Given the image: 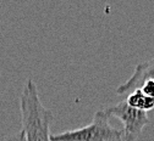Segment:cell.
<instances>
[{
  "instance_id": "obj_1",
  "label": "cell",
  "mask_w": 154,
  "mask_h": 141,
  "mask_svg": "<svg viewBox=\"0 0 154 141\" xmlns=\"http://www.w3.org/2000/svg\"><path fill=\"white\" fill-rule=\"evenodd\" d=\"M22 133L25 141H51L53 113L41 101L34 80L27 79L20 97Z\"/></svg>"
},
{
  "instance_id": "obj_2",
  "label": "cell",
  "mask_w": 154,
  "mask_h": 141,
  "mask_svg": "<svg viewBox=\"0 0 154 141\" xmlns=\"http://www.w3.org/2000/svg\"><path fill=\"white\" fill-rule=\"evenodd\" d=\"M51 141H124V131L109 123V116L104 110L94 113L92 123L80 129L55 134Z\"/></svg>"
},
{
  "instance_id": "obj_3",
  "label": "cell",
  "mask_w": 154,
  "mask_h": 141,
  "mask_svg": "<svg viewBox=\"0 0 154 141\" xmlns=\"http://www.w3.org/2000/svg\"><path fill=\"white\" fill-rule=\"evenodd\" d=\"M109 117H116L124 124V141H134L149 123L148 113L130 107L126 101L104 108Z\"/></svg>"
},
{
  "instance_id": "obj_4",
  "label": "cell",
  "mask_w": 154,
  "mask_h": 141,
  "mask_svg": "<svg viewBox=\"0 0 154 141\" xmlns=\"http://www.w3.org/2000/svg\"><path fill=\"white\" fill-rule=\"evenodd\" d=\"M152 79H154V58L137 65L133 74L116 89V93L120 95L131 93L136 89H140L144 82Z\"/></svg>"
},
{
  "instance_id": "obj_5",
  "label": "cell",
  "mask_w": 154,
  "mask_h": 141,
  "mask_svg": "<svg viewBox=\"0 0 154 141\" xmlns=\"http://www.w3.org/2000/svg\"><path fill=\"white\" fill-rule=\"evenodd\" d=\"M125 101L130 107L140 110V111H144V112H148L154 108V98L146 95L141 89H136L131 91Z\"/></svg>"
},
{
  "instance_id": "obj_6",
  "label": "cell",
  "mask_w": 154,
  "mask_h": 141,
  "mask_svg": "<svg viewBox=\"0 0 154 141\" xmlns=\"http://www.w3.org/2000/svg\"><path fill=\"white\" fill-rule=\"evenodd\" d=\"M140 89H141L146 95H148V96H150V97L154 98V79L144 82V83L141 85Z\"/></svg>"
},
{
  "instance_id": "obj_7",
  "label": "cell",
  "mask_w": 154,
  "mask_h": 141,
  "mask_svg": "<svg viewBox=\"0 0 154 141\" xmlns=\"http://www.w3.org/2000/svg\"><path fill=\"white\" fill-rule=\"evenodd\" d=\"M2 141H25V136H23V133L22 131H18L14 135H10L5 139H3Z\"/></svg>"
}]
</instances>
